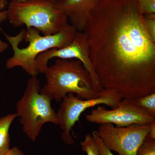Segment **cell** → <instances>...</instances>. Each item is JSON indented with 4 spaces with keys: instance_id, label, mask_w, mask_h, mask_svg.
I'll return each mask as SVG.
<instances>
[{
    "instance_id": "277c9868",
    "label": "cell",
    "mask_w": 155,
    "mask_h": 155,
    "mask_svg": "<svg viewBox=\"0 0 155 155\" xmlns=\"http://www.w3.org/2000/svg\"><path fill=\"white\" fill-rule=\"evenodd\" d=\"M7 11L8 20L14 27L25 25L43 35L58 33L69 23L66 14L57 7V0H11Z\"/></svg>"
},
{
    "instance_id": "9c48e42d",
    "label": "cell",
    "mask_w": 155,
    "mask_h": 155,
    "mask_svg": "<svg viewBox=\"0 0 155 155\" xmlns=\"http://www.w3.org/2000/svg\"><path fill=\"white\" fill-rule=\"evenodd\" d=\"M85 117L87 122L91 123L100 125L111 123L118 127L134 124L147 125L155 121V118L142 110L132 99L121 100L116 108L111 110L99 106Z\"/></svg>"
},
{
    "instance_id": "5bb4252c",
    "label": "cell",
    "mask_w": 155,
    "mask_h": 155,
    "mask_svg": "<svg viewBox=\"0 0 155 155\" xmlns=\"http://www.w3.org/2000/svg\"><path fill=\"white\" fill-rule=\"evenodd\" d=\"M136 155H155V140L147 136Z\"/></svg>"
},
{
    "instance_id": "e0dca14e",
    "label": "cell",
    "mask_w": 155,
    "mask_h": 155,
    "mask_svg": "<svg viewBox=\"0 0 155 155\" xmlns=\"http://www.w3.org/2000/svg\"><path fill=\"white\" fill-rule=\"evenodd\" d=\"M143 15L155 14V0H136Z\"/></svg>"
},
{
    "instance_id": "3957f363",
    "label": "cell",
    "mask_w": 155,
    "mask_h": 155,
    "mask_svg": "<svg viewBox=\"0 0 155 155\" xmlns=\"http://www.w3.org/2000/svg\"><path fill=\"white\" fill-rule=\"evenodd\" d=\"M44 74L46 83L40 93L51 100L61 101L69 93L81 100L91 99L101 94V91L95 90L90 74L78 60L57 58Z\"/></svg>"
},
{
    "instance_id": "7c38bea8",
    "label": "cell",
    "mask_w": 155,
    "mask_h": 155,
    "mask_svg": "<svg viewBox=\"0 0 155 155\" xmlns=\"http://www.w3.org/2000/svg\"><path fill=\"white\" fill-rule=\"evenodd\" d=\"M136 104L142 110L155 118V93L134 99Z\"/></svg>"
},
{
    "instance_id": "ba28073f",
    "label": "cell",
    "mask_w": 155,
    "mask_h": 155,
    "mask_svg": "<svg viewBox=\"0 0 155 155\" xmlns=\"http://www.w3.org/2000/svg\"><path fill=\"white\" fill-rule=\"evenodd\" d=\"M54 58L75 59L80 61L90 74L95 90L100 92L104 89L92 64L88 38L85 31H77L72 41L67 46L60 49H51L39 55L35 61L39 73L44 74L48 66L49 61Z\"/></svg>"
},
{
    "instance_id": "52a82bcc",
    "label": "cell",
    "mask_w": 155,
    "mask_h": 155,
    "mask_svg": "<svg viewBox=\"0 0 155 155\" xmlns=\"http://www.w3.org/2000/svg\"><path fill=\"white\" fill-rule=\"evenodd\" d=\"M150 124H134L118 127L107 123L100 125L97 132L110 150L116 152L119 155H136L148 134Z\"/></svg>"
},
{
    "instance_id": "7a4b0ae2",
    "label": "cell",
    "mask_w": 155,
    "mask_h": 155,
    "mask_svg": "<svg viewBox=\"0 0 155 155\" xmlns=\"http://www.w3.org/2000/svg\"><path fill=\"white\" fill-rule=\"evenodd\" d=\"M77 31L69 23L61 31L51 35H41L33 28L22 29L15 36L3 31L14 52L6 62V67L8 69L21 67L31 77L37 76L39 73L35 63L38 56L48 50L67 46Z\"/></svg>"
},
{
    "instance_id": "ac0fdd59",
    "label": "cell",
    "mask_w": 155,
    "mask_h": 155,
    "mask_svg": "<svg viewBox=\"0 0 155 155\" xmlns=\"http://www.w3.org/2000/svg\"><path fill=\"white\" fill-rule=\"evenodd\" d=\"M92 135L94 139L98 149L100 155H114L112 153V151L106 146L105 144L103 142L102 140L99 137L97 133V130L92 132Z\"/></svg>"
},
{
    "instance_id": "6da1fadb",
    "label": "cell",
    "mask_w": 155,
    "mask_h": 155,
    "mask_svg": "<svg viewBox=\"0 0 155 155\" xmlns=\"http://www.w3.org/2000/svg\"><path fill=\"white\" fill-rule=\"evenodd\" d=\"M84 31L103 89L122 99L155 93V42L136 0H101Z\"/></svg>"
},
{
    "instance_id": "5b68a950",
    "label": "cell",
    "mask_w": 155,
    "mask_h": 155,
    "mask_svg": "<svg viewBox=\"0 0 155 155\" xmlns=\"http://www.w3.org/2000/svg\"><path fill=\"white\" fill-rule=\"evenodd\" d=\"M40 90V81L37 76L31 77L28 80L23 96L17 104V114L20 117L23 132L34 141L45 123L59 124L57 114L52 107V100L41 93Z\"/></svg>"
},
{
    "instance_id": "30bf717a",
    "label": "cell",
    "mask_w": 155,
    "mask_h": 155,
    "mask_svg": "<svg viewBox=\"0 0 155 155\" xmlns=\"http://www.w3.org/2000/svg\"><path fill=\"white\" fill-rule=\"evenodd\" d=\"M101 0H57V7L78 31H84L92 12Z\"/></svg>"
},
{
    "instance_id": "d6986e66",
    "label": "cell",
    "mask_w": 155,
    "mask_h": 155,
    "mask_svg": "<svg viewBox=\"0 0 155 155\" xmlns=\"http://www.w3.org/2000/svg\"><path fill=\"white\" fill-rule=\"evenodd\" d=\"M5 155H24L22 150L17 147L10 148Z\"/></svg>"
},
{
    "instance_id": "9a60e30c",
    "label": "cell",
    "mask_w": 155,
    "mask_h": 155,
    "mask_svg": "<svg viewBox=\"0 0 155 155\" xmlns=\"http://www.w3.org/2000/svg\"><path fill=\"white\" fill-rule=\"evenodd\" d=\"M8 5L7 0H0V24L8 19L7 10H4ZM8 47V44L5 42L2 41L0 38V55L4 52Z\"/></svg>"
},
{
    "instance_id": "8992f818",
    "label": "cell",
    "mask_w": 155,
    "mask_h": 155,
    "mask_svg": "<svg viewBox=\"0 0 155 155\" xmlns=\"http://www.w3.org/2000/svg\"><path fill=\"white\" fill-rule=\"evenodd\" d=\"M122 100L118 93L114 91L104 89L100 97L89 100L78 98L73 93H69L62 100L60 108L56 114L63 132L61 139L66 144L74 143L71 134L72 127L79 120L81 115L88 108L100 104H105L116 108Z\"/></svg>"
},
{
    "instance_id": "2e32d148",
    "label": "cell",
    "mask_w": 155,
    "mask_h": 155,
    "mask_svg": "<svg viewBox=\"0 0 155 155\" xmlns=\"http://www.w3.org/2000/svg\"><path fill=\"white\" fill-rule=\"evenodd\" d=\"M145 26L152 40L155 42V14L143 15Z\"/></svg>"
},
{
    "instance_id": "44dd1931",
    "label": "cell",
    "mask_w": 155,
    "mask_h": 155,
    "mask_svg": "<svg viewBox=\"0 0 155 155\" xmlns=\"http://www.w3.org/2000/svg\"><path fill=\"white\" fill-rule=\"evenodd\" d=\"M20 1H25V0H20Z\"/></svg>"
},
{
    "instance_id": "4fadbf2b",
    "label": "cell",
    "mask_w": 155,
    "mask_h": 155,
    "mask_svg": "<svg viewBox=\"0 0 155 155\" xmlns=\"http://www.w3.org/2000/svg\"><path fill=\"white\" fill-rule=\"evenodd\" d=\"M83 152L87 155H100L98 149L92 134H88L80 143Z\"/></svg>"
},
{
    "instance_id": "8fae6325",
    "label": "cell",
    "mask_w": 155,
    "mask_h": 155,
    "mask_svg": "<svg viewBox=\"0 0 155 155\" xmlns=\"http://www.w3.org/2000/svg\"><path fill=\"white\" fill-rule=\"evenodd\" d=\"M16 114H10L0 118V155H5L10 149L9 130L17 118Z\"/></svg>"
},
{
    "instance_id": "ffe728a7",
    "label": "cell",
    "mask_w": 155,
    "mask_h": 155,
    "mask_svg": "<svg viewBox=\"0 0 155 155\" xmlns=\"http://www.w3.org/2000/svg\"><path fill=\"white\" fill-rule=\"evenodd\" d=\"M150 125V131L147 136L150 138L155 140V121L151 123Z\"/></svg>"
}]
</instances>
